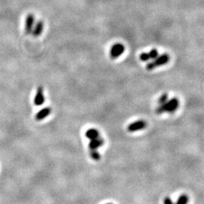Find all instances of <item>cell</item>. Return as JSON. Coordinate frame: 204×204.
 <instances>
[{"label": "cell", "instance_id": "cell-3", "mask_svg": "<svg viewBox=\"0 0 204 204\" xmlns=\"http://www.w3.org/2000/svg\"><path fill=\"white\" fill-rule=\"evenodd\" d=\"M125 52V46L121 43H115L110 50V57L111 59H116Z\"/></svg>", "mask_w": 204, "mask_h": 204}, {"label": "cell", "instance_id": "cell-15", "mask_svg": "<svg viewBox=\"0 0 204 204\" xmlns=\"http://www.w3.org/2000/svg\"><path fill=\"white\" fill-rule=\"evenodd\" d=\"M164 204H175L173 202V200L170 199L169 197H166L165 199H164V202H163Z\"/></svg>", "mask_w": 204, "mask_h": 204}, {"label": "cell", "instance_id": "cell-1", "mask_svg": "<svg viewBox=\"0 0 204 204\" xmlns=\"http://www.w3.org/2000/svg\"><path fill=\"white\" fill-rule=\"evenodd\" d=\"M179 107V101L176 98H172L169 101H167L166 103L159 105V107L156 109V114H162L164 113H173Z\"/></svg>", "mask_w": 204, "mask_h": 204}, {"label": "cell", "instance_id": "cell-2", "mask_svg": "<svg viewBox=\"0 0 204 204\" xmlns=\"http://www.w3.org/2000/svg\"><path fill=\"white\" fill-rule=\"evenodd\" d=\"M170 59L169 55L168 54H163L160 56H157L152 62H150L147 64L146 69L147 71H152L155 68L160 67L167 64Z\"/></svg>", "mask_w": 204, "mask_h": 204}, {"label": "cell", "instance_id": "cell-4", "mask_svg": "<svg viewBox=\"0 0 204 204\" xmlns=\"http://www.w3.org/2000/svg\"><path fill=\"white\" fill-rule=\"evenodd\" d=\"M147 126V122L144 120H138L129 124L127 127L128 132H135L142 130Z\"/></svg>", "mask_w": 204, "mask_h": 204}, {"label": "cell", "instance_id": "cell-16", "mask_svg": "<svg viewBox=\"0 0 204 204\" xmlns=\"http://www.w3.org/2000/svg\"><path fill=\"white\" fill-rule=\"evenodd\" d=\"M107 204H111V203H107Z\"/></svg>", "mask_w": 204, "mask_h": 204}, {"label": "cell", "instance_id": "cell-5", "mask_svg": "<svg viewBox=\"0 0 204 204\" xmlns=\"http://www.w3.org/2000/svg\"><path fill=\"white\" fill-rule=\"evenodd\" d=\"M34 24H35V17L33 14H29L26 17L25 20V32L26 34H31L33 31Z\"/></svg>", "mask_w": 204, "mask_h": 204}, {"label": "cell", "instance_id": "cell-12", "mask_svg": "<svg viewBox=\"0 0 204 204\" xmlns=\"http://www.w3.org/2000/svg\"><path fill=\"white\" fill-rule=\"evenodd\" d=\"M90 156L92 159H93L94 160H99L101 159V155H100L99 153L98 152L97 150H90Z\"/></svg>", "mask_w": 204, "mask_h": 204}, {"label": "cell", "instance_id": "cell-10", "mask_svg": "<svg viewBox=\"0 0 204 204\" xmlns=\"http://www.w3.org/2000/svg\"><path fill=\"white\" fill-rule=\"evenodd\" d=\"M43 27H44V24L42 20H39L38 21L36 25L33 26V31H32V35L34 37H38L41 35L43 31Z\"/></svg>", "mask_w": 204, "mask_h": 204}, {"label": "cell", "instance_id": "cell-9", "mask_svg": "<svg viewBox=\"0 0 204 204\" xmlns=\"http://www.w3.org/2000/svg\"><path fill=\"white\" fill-rule=\"evenodd\" d=\"M104 143H105L104 139L99 137L98 139L90 140L89 144H88V147H89L90 150H97L104 144Z\"/></svg>", "mask_w": 204, "mask_h": 204}, {"label": "cell", "instance_id": "cell-6", "mask_svg": "<svg viewBox=\"0 0 204 204\" xmlns=\"http://www.w3.org/2000/svg\"><path fill=\"white\" fill-rule=\"evenodd\" d=\"M45 102V96L43 94V88L42 86H39L37 90L35 98H34V104L36 106H41Z\"/></svg>", "mask_w": 204, "mask_h": 204}, {"label": "cell", "instance_id": "cell-11", "mask_svg": "<svg viewBox=\"0 0 204 204\" xmlns=\"http://www.w3.org/2000/svg\"><path fill=\"white\" fill-rule=\"evenodd\" d=\"M85 135H86L87 139L89 140H93L100 137L99 132L97 129H95V128H89V129H88L86 132Z\"/></svg>", "mask_w": 204, "mask_h": 204}, {"label": "cell", "instance_id": "cell-7", "mask_svg": "<svg viewBox=\"0 0 204 204\" xmlns=\"http://www.w3.org/2000/svg\"><path fill=\"white\" fill-rule=\"evenodd\" d=\"M158 56V52L156 49H152L150 52L148 53H141L140 54L139 58L142 61H148L150 60H154Z\"/></svg>", "mask_w": 204, "mask_h": 204}, {"label": "cell", "instance_id": "cell-14", "mask_svg": "<svg viewBox=\"0 0 204 204\" xmlns=\"http://www.w3.org/2000/svg\"><path fill=\"white\" fill-rule=\"evenodd\" d=\"M168 101V94H163L162 95H161L159 98L158 100V105H161L162 104L166 103V101Z\"/></svg>", "mask_w": 204, "mask_h": 204}, {"label": "cell", "instance_id": "cell-13", "mask_svg": "<svg viewBox=\"0 0 204 204\" xmlns=\"http://www.w3.org/2000/svg\"><path fill=\"white\" fill-rule=\"evenodd\" d=\"M188 202V196L185 194H182L178 197L177 202L175 204H187Z\"/></svg>", "mask_w": 204, "mask_h": 204}, {"label": "cell", "instance_id": "cell-8", "mask_svg": "<svg viewBox=\"0 0 204 204\" xmlns=\"http://www.w3.org/2000/svg\"><path fill=\"white\" fill-rule=\"evenodd\" d=\"M51 113H52V109H51L50 107H44V108L42 109L41 110H39V112L36 114V120L41 121L44 120V119H45L47 116H48L49 115L51 114Z\"/></svg>", "mask_w": 204, "mask_h": 204}]
</instances>
